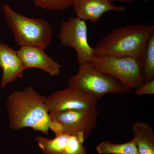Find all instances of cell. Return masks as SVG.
Segmentation results:
<instances>
[{
    "instance_id": "6da1fadb",
    "label": "cell",
    "mask_w": 154,
    "mask_h": 154,
    "mask_svg": "<svg viewBox=\"0 0 154 154\" xmlns=\"http://www.w3.org/2000/svg\"><path fill=\"white\" fill-rule=\"evenodd\" d=\"M46 98L31 85L22 91H13L6 102L9 128L14 131L30 128L47 135L50 130L55 135L63 133L62 127L50 118Z\"/></svg>"
},
{
    "instance_id": "7a4b0ae2",
    "label": "cell",
    "mask_w": 154,
    "mask_h": 154,
    "mask_svg": "<svg viewBox=\"0 0 154 154\" xmlns=\"http://www.w3.org/2000/svg\"><path fill=\"white\" fill-rule=\"evenodd\" d=\"M152 25L130 24L114 28L94 48L95 56L132 57L140 59Z\"/></svg>"
},
{
    "instance_id": "3957f363",
    "label": "cell",
    "mask_w": 154,
    "mask_h": 154,
    "mask_svg": "<svg viewBox=\"0 0 154 154\" xmlns=\"http://www.w3.org/2000/svg\"><path fill=\"white\" fill-rule=\"evenodd\" d=\"M3 12L15 41L21 47L33 46L45 50L49 46L53 35L49 23L42 19L25 17L7 5L3 6Z\"/></svg>"
},
{
    "instance_id": "277c9868",
    "label": "cell",
    "mask_w": 154,
    "mask_h": 154,
    "mask_svg": "<svg viewBox=\"0 0 154 154\" xmlns=\"http://www.w3.org/2000/svg\"><path fill=\"white\" fill-rule=\"evenodd\" d=\"M69 87L75 88L98 99L108 94L128 93L131 88L98 69L91 61L80 65L76 74L69 78Z\"/></svg>"
},
{
    "instance_id": "5b68a950",
    "label": "cell",
    "mask_w": 154,
    "mask_h": 154,
    "mask_svg": "<svg viewBox=\"0 0 154 154\" xmlns=\"http://www.w3.org/2000/svg\"><path fill=\"white\" fill-rule=\"evenodd\" d=\"M91 62L98 69L114 77L132 89H137L144 83L139 59L94 56Z\"/></svg>"
},
{
    "instance_id": "8992f818",
    "label": "cell",
    "mask_w": 154,
    "mask_h": 154,
    "mask_svg": "<svg viewBox=\"0 0 154 154\" xmlns=\"http://www.w3.org/2000/svg\"><path fill=\"white\" fill-rule=\"evenodd\" d=\"M59 36L61 45L75 50L79 65L91 61L94 49L88 43L86 22L77 17H69L61 23Z\"/></svg>"
},
{
    "instance_id": "52a82bcc",
    "label": "cell",
    "mask_w": 154,
    "mask_h": 154,
    "mask_svg": "<svg viewBox=\"0 0 154 154\" xmlns=\"http://www.w3.org/2000/svg\"><path fill=\"white\" fill-rule=\"evenodd\" d=\"M51 121L59 124L63 132L77 134L88 138L98 122L96 107L89 109L65 110L49 113Z\"/></svg>"
},
{
    "instance_id": "ba28073f",
    "label": "cell",
    "mask_w": 154,
    "mask_h": 154,
    "mask_svg": "<svg viewBox=\"0 0 154 154\" xmlns=\"http://www.w3.org/2000/svg\"><path fill=\"white\" fill-rule=\"evenodd\" d=\"M98 99L82 91L70 88L53 92L46 97L45 105L48 113L96 107Z\"/></svg>"
},
{
    "instance_id": "9c48e42d",
    "label": "cell",
    "mask_w": 154,
    "mask_h": 154,
    "mask_svg": "<svg viewBox=\"0 0 154 154\" xmlns=\"http://www.w3.org/2000/svg\"><path fill=\"white\" fill-rule=\"evenodd\" d=\"M35 140L45 154H87L83 145L85 140L77 134L63 132L53 139L38 136Z\"/></svg>"
},
{
    "instance_id": "30bf717a",
    "label": "cell",
    "mask_w": 154,
    "mask_h": 154,
    "mask_svg": "<svg viewBox=\"0 0 154 154\" xmlns=\"http://www.w3.org/2000/svg\"><path fill=\"white\" fill-rule=\"evenodd\" d=\"M45 50L33 46L21 47L17 51L25 69H40L51 76L58 75L61 66L45 52Z\"/></svg>"
},
{
    "instance_id": "8fae6325",
    "label": "cell",
    "mask_w": 154,
    "mask_h": 154,
    "mask_svg": "<svg viewBox=\"0 0 154 154\" xmlns=\"http://www.w3.org/2000/svg\"><path fill=\"white\" fill-rule=\"evenodd\" d=\"M72 7L76 17L94 24L99 22L108 11L123 12L126 10L124 7L114 5L108 0H75Z\"/></svg>"
},
{
    "instance_id": "7c38bea8",
    "label": "cell",
    "mask_w": 154,
    "mask_h": 154,
    "mask_svg": "<svg viewBox=\"0 0 154 154\" xmlns=\"http://www.w3.org/2000/svg\"><path fill=\"white\" fill-rule=\"evenodd\" d=\"M0 68L3 70L2 88L22 78L25 70L17 51L2 42H0Z\"/></svg>"
},
{
    "instance_id": "4fadbf2b",
    "label": "cell",
    "mask_w": 154,
    "mask_h": 154,
    "mask_svg": "<svg viewBox=\"0 0 154 154\" xmlns=\"http://www.w3.org/2000/svg\"><path fill=\"white\" fill-rule=\"evenodd\" d=\"M132 128L138 154H154V131L150 125L136 122Z\"/></svg>"
},
{
    "instance_id": "5bb4252c",
    "label": "cell",
    "mask_w": 154,
    "mask_h": 154,
    "mask_svg": "<svg viewBox=\"0 0 154 154\" xmlns=\"http://www.w3.org/2000/svg\"><path fill=\"white\" fill-rule=\"evenodd\" d=\"M140 60L144 82L154 79V30L149 36Z\"/></svg>"
},
{
    "instance_id": "9a60e30c",
    "label": "cell",
    "mask_w": 154,
    "mask_h": 154,
    "mask_svg": "<svg viewBox=\"0 0 154 154\" xmlns=\"http://www.w3.org/2000/svg\"><path fill=\"white\" fill-rule=\"evenodd\" d=\"M100 154H138L134 138L126 143H113L110 140L101 142L96 147Z\"/></svg>"
},
{
    "instance_id": "2e32d148",
    "label": "cell",
    "mask_w": 154,
    "mask_h": 154,
    "mask_svg": "<svg viewBox=\"0 0 154 154\" xmlns=\"http://www.w3.org/2000/svg\"><path fill=\"white\" fill-rule=\"evenodd\" d=\"M75 0H33V5L40 8L54 11H65L72 5Z\"/></svg>"
},
{
    "instance_id": "e0dca14e",
    "label": "cell",
    "mask_w": 154,
    "mask_h": 154,
    "mask_svg": "<svg viewBox=\"0 0 154 154\" xmlns=\"http://www.w3.org/2000/svg\"><path fill=\"white\" fill-rule=\"evenodd\" d=\"M135 93L139 96L154 94V79L145 82L142 85L136 89Z\"/></svg>"
},
{
    "instance_id": "ac0fdd59",
    "label": "cell",
    "mask_w": 154,
    "mask_h": 154,
    "mask_svg": "<svg viewBox=\"0 0 154 154\" xmlns=\"http://www.w3.org/2000/svg\"><path fill=\"white\" fill-rule=\"evenodd\" d=\"M112 2L113 1H117V2H121L125 3H132L134 2V0H108Z\"/></svg>"
},
{
    "instance_id": "d6986e66",
    "label": "cell",
    "mask_w": 154,
    "mask_h": 154,
    "mask_svg": "<svg viewBox=\"0 0 154 154\" xmlns=\"http://www.w3.org/2000/svg\"><path fill=\"white\" fill-rule=\"evenodd\" d=\"M150 1H152V0H143L145 2H149Z\"/></svg>"
}]
</instances>
